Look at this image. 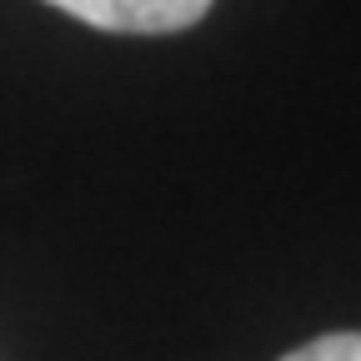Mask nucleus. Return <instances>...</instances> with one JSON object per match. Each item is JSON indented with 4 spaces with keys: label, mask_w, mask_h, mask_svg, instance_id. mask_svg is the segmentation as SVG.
<instances>
[{
    "label": "nucleus",
    "mask_w": 361,
    "mask_h": 361,
    "mask_svg": "<svg viewBox=\"0 0 361 361\" xmlns=\"http://www.w3.org/2000/svg\"><path fill=\"white\" fill-rule=\"evenodd\" d=\"M51 6L116 35H171L196 25L211 0H51Z\"/></svg>",
    "instance_id": "obj_1"
},
{
    "label": "nucleus",
    "mask_w": 361,
    "mask_h": 361,
    "mask_svg": "<svg viewBox=\"0 0 361 361\" xmlns=\"http://www.w3.org/2000/svg\"><path fill=\"white\" fill-rule=\"evenodd\" d=\"M281 361H361V331H331V336H316V341L286 351Z\"/></svg>",
    "instance_id": "obj_2"
}]
</instances>
